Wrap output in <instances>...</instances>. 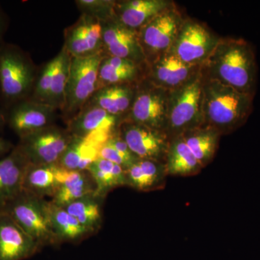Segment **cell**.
Instances as JSON below:
<instances>
[{
	"mask_svg": "<svg viewBox=\"0 0 260 260\" xmlns=\"http://www.w3.org/2000/svg\"><path fill=\"white\" fill-rule=\"evenodd\" d=\"M42 248L9 215L0 212V260H24Z\"/></svg>",
	"mask_w": 260,
	"mask_h": 260,
	"instance_id": "obj_14",
	"label": "cell"
},
{
	"mask_svg": "<svg viewBox=\"0 0 260 260\" xmlns=\"http://www.w3.org/2000/svg\"><path fill=\"white\" fill-rule=\"evenodd\" d=\"M29 164L17 146L0 160V209L23 190L24 176Z\"/></svg>",
	"mask_w": 260,
	"mask_h": 260,
	"instance_id": "obj_18",
	"label": "cell"
},
{
	"mask_svg": "<svg viewBox=\"0 0 260 260\" xmlns=\"http://www.w3.org/2000/svg\"><path fill=\"white\" fill-rule=\"evenodd\" d=\"M172 5L167 0H130L114 5V12L118 21L136 30Z\"/></svg>",
	"mask_w": 260,
	"mask_h": 260,
	"instance_id": "obj_20",
	"label": "cell"
},
{
	"mask_svg": "<svg viewBox=\"0 0 260 260\" xmlns=\"http://www.w3.org/2000/svg\"><path fill=\"white\" fill-rule=\"evenodd\" d=\"M50 106L18 102L8 114V122L20 138L47 127L51 119Z\"/></svg>",
	"mask_w": 260,
	"mask_h": 260,
	"instance_id": "obj_17",
	"label": "cell"
},
{
	"mask_svg": "<svg viewBox=\"0 0 260 260\" xmlns=\"http://www.w3.org/2000/svg\"><path fill=\"white\" fill-rule=\"evenodd\" d=\"M133 95V88L126 84L109 85L99 89L95 93L94 102L106 112L118 116L131 107Z\"/></svg>",
	"mask_w": 260,
	"mask_h": 260,
	"instance_id": "obj_29",
	"label": "cell"
},
{
	"mask_svg": "<svg viewBox=\"0 0 260 260\" xmlns=\"http://www.w3.org/2000/svg\"><path fill=\"white\" fill-rule=\"evenodd\" d=\"M78 4L83 7L85 10H90L92 13H95L97 15L104 13H112L114 12V3L110 1H100V0H81L78 1Z\"/></svg>",
	"mask_w": 260,
	"mask_h": 260,
	"instance_id": "obj_33",
	"label": "cell"
},
{
	"mask_svg": "<svg viewBox=\"0 0 260 260\" xmlns=\"http://www.w3.org/2000/svg\"><path fill=\"white\" fill-rule=\"evenodd\" d=\"M73 138L69 131L47 126L20 138L17 147L30 164L57 165Z\"/></svg>",
	"mask_w": 260,
	"mask_h": 260,
	"instance_id": "obj_6",
	"label": "cell"
},
{
	"mask_svg": "<svg viewBox=\"0 0 260 260\" xmlns=\"http://www.w3.org/2000/svg\"><path fill=\"white\" fill-rule=\"evenodd\" d=\"M88 171L95 182V195L104 198L109 191L126 185L125 170L121 166L99 158L88 168Z\"/></svg>",
	"mask_w": 260,
	"mask_h": 260,
	"instance_id": "obj_27",
	"label": "cell"
},
{
	"mask_svg": "<svg viewBox=\"0 0 260 260\" xmlns=\"http://www.w3.org/2000/svg\"><path fill=\"white\" fill-rule=\"evenodd\" d=\"M5 122V118L4 114H3V112L0 111V129L3 127V126L4 125Z\"/></svg>",
	"mask_w": 260,
	"mask_h": 260,
	"instance_id": "obj_38",
	"label": "cell"
},
{
	"mask_svg": "<svg viewBox=\"0 0 260 260\" xmlns=\"http://www.w3.org/2000/svg\"><path fill=\"white\" fill-rule=\"evenodd\" d=\"M55 65L56 59L54 58L50 62L48 63L46 68H44L40 79L38 81L37 87H36L35 95L38 99L40 98L42 100H49Z\"/></svg>",
	"mask_w": 260,
	"mask_h": 260,
	"instance_id": "obj_32",
	"label": "cell"
},
{
	"mask_svg": "<svg viewBox=\"0 0 260 260\" xmlns=\"http://www.w3.org/2000/svg\"><path fill=\"white\" fill-rule=\"evenodd\" d=\"M203 77L218 80L254 97L257 85L255 53L242 39H220L216 47L200 68Z\"/></svg>",
	"mask_w": 260,
	"mask_h": 260,
	"instance_id": "obj_1",
	"label": "cell"
},
{
	"mask_svg": "<svg viewBox=\"0 0 260 260\" xmlns=\"http://www.w3.org/2000/svg\"><path fill=\"white\" fill-rule=\"evenodd\" d=\"M104 57L100 52L71 57L65 88L64 107L68 112L80 109L99 90V73Z\"/></svg>",
	"mask_w": 260,
	"mask_h": 260,
	"instance_id": "obj_5",
	"label": "cell"
},
{
	"mask_svg": "<svg viewBox=\"0 0 260 260\" xmlns=\"http://www.w3.org/2000/svg\"><path fill=\"white\" fill-rule=\"evenodd\" d=\"M200 68L186 64L169 51L154 59L150 67V82L172 91L190 80L200 71Z\"/></svg>",
	"mask_w": 260,
	"mask_h": 260,
	"instance_id": "obj_15",
	"label": "cell"
},
{
	"mask_svg": "<svg viewBox=\"0 0 260 260\" xmlns=\"http://www.w3.org/2000/svg\"><path fill=\"white\" fill-rule=\"evenodd\" d=\"M220 39L203 23L191 19H184L170 51L186 64L201 67L213 52Z\"/></svg>",
	"mask_w": 260,
	"mask_h": 260,
	"instance_id": "obj_7",
	"label": "cell"
},
{
	"mask_svg": "<svg viewBox=\"0 0 260 260\" xmlns=\"http://www.w3.org/2000/svg\"><path fill=\"white\" fill-rule=\"evenodd\" d=\"M169 91L150 81L148 88L136 94L131 106V121L165 133Z\"/></svg>",
	"mask_w": 260,
	"mask_h": 260,
	"instance_id": "obj_10",
	"label": "cell"
},
{
	"mask_svg": "<svg viewBox=\"0 0 260 260\" xmlns=\"http://www.w3.org/2000/svg\"><path fill=\"white\" fill-rule=\"evenodd\" d=\"M49 203L45 198L23 190L0 212L9 215L41 248L57 246L51 230Z\"/></svg>",
	"mask_w": 260,
	"mask_h": 260,
	"instance_id": "obj_3",
	"label": "cell"
},
{
	"mask_svg": "<svg viewBox=\"0 0 260 260\" xmlns=\"http://www.w3.org/2000/svg\"><path fill=\"white\" fill-rule=\"evenodd\" d=\"M164 164L167 174L173 176L195 175L203 169L181 135L170 140Z\"/></svg>",
	"mask_w": 260,
	"mask_h": 260,
	"instance_id": "obj_24",
	"label": "cell"
},
{
	"mask_svg": "<svg viewBox=\"0 0 260 260\" xmlns=\"http://www.w3.org/2000/svg\"><path fill=\"white\" fill-rule=\"evenodd\" d=\"M13 146L6 140L0 139V155L13 150Z\"/></svg>",
	"mask_w": 260,
	"mask_h": 260,
	"instance_id": "obj_36",
	"label": "cell"
},
{
	"mask_svg": "<svg viewBox=\"0 0 260 260\" xmlns=\"http://www.w3.org/2000/svg\"><path fill=\"white\" fill-rule=\"evenodd\" d=\"M120 136L138 159L165 160L170 140L164 132L127 121L123 124Z\"/></svg>",
	"mask_w": 260,
	"mask_h": 260,
	"instance_id": "obj_11",
	"label": "cell"
},
{
	"mask_svg": "<svg viewBox=\"0 0 260 260\" xmlns=\"http://www.w3.org/2000/svg\"><path fill=\"white\" fill-rule=\"evenodd\" d=\"M107 143L115 149L116 151L119 152L126 159V161L129 162L130 166L133 165L138 160V158L132 153L129 146L126 144L124 140L121 138L120 135H114Z\"/></svg>",
	"mask_w": 260,
	"mask_h": 260,
	"instance_id": "obj_34",
	"label": "cell"
},
{
	"mask_svg": "<svg viewBox=\"0 0 260 260\" xmlns=\"http://www.w3.org/2000/svg\"><path fill=\"white\" fill-rule=\"evenodd\" d=\"M31 68L23 54L13 47L0 48V94L7 102L22 100L31 85Z\"/></svg>",
	"mask_w": 260,
	"mask_h": 260,
	"instance_id": "obj_8",
	"label": "cell"
},
{
	"mask_svg": "<svg viewBox=\"0 0 260 260\" xmlns=\"http://www.w3.org/2000/svg\"><path fill=\"white\" fill-rule=\"evenodd\" d=\"M126 185L139 191H150L161 184L165 164L149 159H138L126 170Z\"/></svg>",
	"mask_w": 260,
	"mask_h": 260,
	"instance_id": "obj_22",
	"label": "cell"
},
{
	"mask_svg": "<svg viewBox=\"0 0 260 260\" xmlns=\"http://www.w3.org/2000/svg\"><path fill=\"white\" fill-rule=\"evenodd\" d=\"M102 42L110 56L128 59L138 65L147 60L138 32L117 20L102 26Z\"/></svg>",
	"mask_w": 260,
	"mask_h": 260,
	"instance_id": "obj_13",
	"label": "cell"
},
{
	"mask_svg": "<svg viewBox=\"0 0 260 260\" xmlns=\"http://www.w3.org/2000/svg\"><path fill=\"white\" fill-rule=\"evenodd\" d=\"M104 199L94 194L87 195L72 202L63 208L94 234L102 227Z\"/></svg>",
	"mask_w": 260,
	"mask_h": 260,
	"instance_id": "obj_28",
	"label": "cell"
},
{
	"mask_svg": "<svg viewBox=\"0 0 260 260\" xmlns=\"http://www.w3.org/2000/svg\"><path fill=\"white\" fill-rule=\"evenodd\" d=\"M102 42V25L93 17L85 16L68 32L64 48L72 57L99 52Z\"/></svg>",
	"mask_w": 260,
	"mask_h": 260,
	"instance_id": "obj_16",
	"label": "cell"
},
{
	"mask_svg": "<svg viewBox=\"0 0 260 260\" xmlns=\"http://www.w3.org/2000/svg\"><path fill=\"white\" fill-rule=\"evenodd\" d=\"M254 99L218 80L203 76V123L220 135L232 133L244 125L249 119L252 112Z\"/></svg>",
	"mask_w": 260,
	"mask_h": 260,
	"instance_id": "obj_2",
	"label": "cell"
},
{
	"mask_svg": "<svg viewBox=\"0 0 260 260\" xmlns=\"http://www.w3.org/2000/svg\"><path fill=\"white\" fill-rule=\"evenodd\" d=\"M95 182L88 171H67L59 190L51 199L53 204L64 207L87 195L95 194Z\"/></svg>",
	"mask_w": 260,
	"mask_h": 260,
	"instance_id": "obj_23",
	"label": "cell"
},
{
	"mask_svg": "<svg viewBox=\"0 0 260 260\" xmlns=\"http://www.w3.org/2000/svg\"><path fill=\"white\" fill-rule=\"evenodd\" d=\"M102 147L73 136L57 165L67 171H88V168L99 158V152Z\"/></svg>",
	"mask_w": 260,
	"mask_h": 260,
	"instance_id": "obj_26",
	"label": "cell"
},
{
	"mask_svg": "<svg viewBox=\"0 0 260 260\" xmlns=\"http://www.w3.org/2000/svg\"><path fill=\"white\" fill-rule=\"evenodd\" d=\"M71 57L64 47L55 57L56 65L51 82L49 102L63 104L64 106L65 88L69 76Z\"/></svg>",
	"mask_w": 260,
	"mask_h": 260,
	"instance_id": "obj_31",
	"label": "cell"
},
{
	"mask_svg": "<svg viewBox=\"0 0 260 260\" xmlns=\"http://www.w3.org/2000/svg\"><path fill=\"white\" fill-rule=\"evenodd\" d=\"M116 125L117 116L95 105L75 118L68 131L102 147L116 134Z\"/></svg>",
	"mask_w": 260,
	"mask_h": 260,
	"instance_id": "obj_12",
	"label": "cell"
},
{
	"mask_svg": "<svg viewBox=\"0 0 260 260\" xmlns=\"http://www.w3.org/2000/svg\"><path fill=\"white\" fill-rule=\"evenodd\" d=\"M139 65L128 59L110 56L104 58L99 73V85L105 86L129 83L136 78Z\"/></svg>",
	"mask_w": 260,
	"mask_h": 260,
	"instance_id": "obj_30",
	"label": "cell"
},
{
	"mask_svg": "<svg viewBox=\"0 0 260 260\" xmlns=\"http://www.w3.org/2000/svg\"><path fill=\"white\" fill-rule=\"evenodd\" d=\"M99 158L105 159L109 161L118 164V165L121 166L124 170H126L130 167V164L126 161V159L119 152L116 151L115 149L108 145L107 143H106L101 148L100 152H99Z\"/></svg>",
	"mask_w": 260,
	"mask_h": 260,
	"instance_id": "obj_35",
	"label": "cell"
},
{
	"mask_svg": "<svg viewBox=\"0 0 260 260\" xmlns=\"http://www.w3.org/2000/svg\"><path fill=\"white\" fill-rule=\"evenodd\" d=\"M184 20L172 5L140 28L138 36L146 59L149 56L155 59L170 51Z\"/></svg>",
	"mask_w": 260,
	"mask_h": 260,
	"instance_id": "obj_9",
	"label": "cell"
},
{
	"mask_svg": "<svg viewBox=\"0 0 260 260\" xmlns=\"http://www.w3.org/2000/svg\"><path fill=\"white\" fill-rule=\"evenodd\" d=\"M5 23L4 18H3V13L0 10V39H1L2 36H3V32H4Z\"/></svg>",
	"mask_w": 260,
	"mask_h": 260,
	"instance_id": "obj_37",
	"label": "cell"
},
{
	"mask_svg": "<svg viewBox=\"0 0 260 260\" xmlns=\"http://www.w3.org/2000/svg\"><path fill=\"white\" fill-rule=\"evenodd\" d=\"M202 86L203 75L200 70L185 84L169 91L165 130L169 140L204 124L202 113Z\"/></svg>",
	"mask_w": 260,
	"mask_h": 260,
	"instance_id": "obj_4",
	"label": "cell"
},
{
	"mask_svg": "<svg viewBox=\"0 0 260 260\" xmlns=\"http://www.w3.org/2000/svg\"><path fill=\"white\" fill-rule=\"evenodd\" d=\"M65 174L66 170L58 165L29 164L24 176L23 190L52 199L59 190Z\"/></svg>",
	"mask_w": 260,
	"mask_h": 260,
	"instance_id": "obj_19",
	"label": "cell"
},
{
	"mask_svg": "<svg viewBox=\"0 0 260 260\" xmlns=\"http://www.w3.org/2000/svg\"><path fill=\"white\" fill-rule=\"evenodd\" d=\"M181 136L202 167H205L213 160L220 136L216 130L203 124L188 130Z\"/></svg>",
	"mask_w": 260,
	"mask_h": 260,
	"instance_id": "obj_25",
	"label": "cell"
},
{
	"mask_svg": "<svg viewBox=\"0 0 260 260\" xmlns=\"http://www.w3.org/2000/svg\"><path fill=\"white\" fill-rule=\"evenodd\" d=\"M49 203V217L51 230L55 237L56 244L76 243L87 239L93 233L82 225L75 217L70 215L62 207Z\"/></svg>",
	"mask_w": 260,
	"mask_h": 260,
	"instance_id": "obj_21",
	"label": "cell"
}]
</instances>
